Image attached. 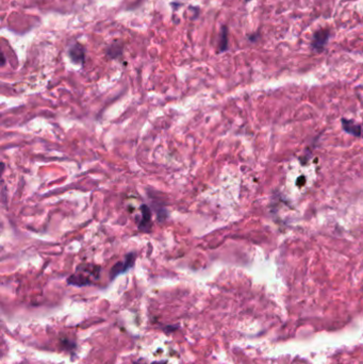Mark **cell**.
<instances>
[{"label":"cell","mask_w":363,"mask_h":364,"mask_svg":"<svg viewBox=\"0 0 363 364\" xmlns=\"http://www.w3.org/2000/svg\"><path fill=\"white\" fill-rule=\"evenodd\" d=\"M133 364H148L147 361L145 359H139L138 361L133 362ZM149 364H168V360H163V361H155V362H151Z\"/></svg>","instance_id":"8"},{"label":"cell","mask_w":363,"mask_h":364,"mask_svg":"<svg viewBox=\"0 0 363 364\" xmlns=\"http://www.w3.org/2000/svg\"><path fill=\"white\" fill-rule=\"evenodd\" d=\"M330 37V30L327 28H321L313 33L311 40V48L315 52H323L327 46Z\"/></svg>","instance_id":"3"},{"label":"cell","mask_w":363,"mask_h":364,"mask_svg":"<svg viewBox=\"0 0 363 364\" xmlns=\"http://www.w3.org/2000/svg\"><path fill=\"white\" fill-rule=\"evenodd\" d=\"M227 49H228V29L224 26L221 32V40H219V51L224 52Z\"/></svg>","instance_id":"7"},{"label":"cell","mask_w":363,"mask_h":364,"mask_svg":"<svg viewBox=\"0 0 363 364\" xmlns=\"http://www.w3.org/2000/svg\"><path fill=\"white\" fill-rule=\"evenodd\" d=\"M69 54L75 63L82 64L83 61H85V50H83V48L78 44H76L73 47H71Z\"/></svg>","instance_id":"5"},{"label":"cell","mask_w":363,"mask_h":364,"mask_svg":"<svg viewBox=\"0 0 363 364\" xmlns=\"http://www.w3.org/2000/svg\"><path fill=\"white\" fill-rule=\"evenodd\" d=\"M101 268L93 263H83L76 269L74 274L67 279V283L74 286L93 285L100 278Z\"/></svg>","instance_id":"1"},{"label":"cell","mask_w":363,"mask_h":364,"mask_svg":"<svg viewBox=\"0 0 363 364\" xmlns=\"http://www.w3.org/2000/svg\"><path fill=\"white\" fill-rule=\"evenodd\" d=\"M362 135H363V126H362Z\"/></svg>","instance_id":"11"},{"label":"cell","mask_w":363,"mask_h":364,"mask_svg":"<svg viewBox=\"0 0 363 364\" xmlns=\"http://www.w3.org/2000/svg\"><path fill=\"white\" fill-rule=\"evenodd\" d=\"M151 226V211L146 204L141 206V221L139 222V229L148 231Z\"/></svg>","instance_id":"4"},{"label":"cell","mask_w":363,"mask_h":364,"mask_svg":"<svg viewBox=\"0 0 363 364\" xmlns=\"http://www.w3.org/2000/svg\"><path fill=\"white\" fill-rule=\"evenodd\" d=\"M343 128L346 132H349L353 135H360L361 131H360V126L356 125L353 121H349L343 119Z\"/></svg>","instance_id":"6"},{"label":"cell","mask_w":363,"mask_h":364,"mask_svg":"<svg viewBox=\"0 0 363 364\" xmlns=\"http://www.w3.org/2000/svg\"><path fill=\"white\" fill-rule=\"evenodd\" d=\"M249 1H252V0H245V2H249Z\"/></svg>","instance_id":"10"},{"label":"cell","mask_w":363,"mask_h":364,"mask_svg":"<svg viewBox=\"0 0 363 364\" xmlns=\"http://www.w3.org/2000/svg\"><path fill=\"white\" fill-rule=\"evenodd\" d=\"M135 258H137V256H135L134 253H129L128 255H126L125 259L123 261H118L114 267L112 268V270L110 272V279L111 280L115 279L117 276L122 275V274H124V273L131 270L134 267Z\"/></svg>","instance_id":"2"},{"label":"cell","mask_w":363,"mask_h":364,"mask_svg":"<svg viewBox=\"0 0 363 364\" xmlns=\"http://www.w3.org/2000/svg\"><path fill=\"white\" fill-rule=\"evenodd\" d=\"M258 39H259V34H258V33L249 36V41H251V42H253V43L257 42V40H258Z\"/></svg>","instance_id":"9"}]
</instances>
